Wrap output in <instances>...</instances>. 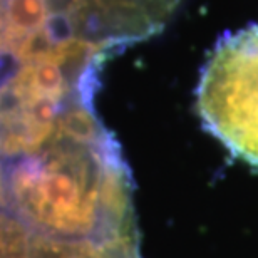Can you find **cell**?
I'll list each match as a JSON object with an SVG mask.
<instances>
[{
  "label": "cell",
  "instance_id": "obj_1",
  "mask_svg": "<svg viewBox=\"0 0 258 258\" xmlns=\"http://www.w3.org/2000/svg\"><path fill=\"white\" fill-rule=\"evenodd\" d=\"M5 166L10 210L34 233L138 245L131 173L94 102L74 106L40 151Z\"/></svg>",
  "mask_w": 258,
  "mask_h": 258
},
{
  "label": "cell",
  "instance_id": "obj_2",
  "mask_svg": "<svg viewBox=\"0 0 258 258\" xmlns=\"http://www.w3.org/2000/svg\"><path fill=\"white\" fill-rule=\"evenodd\" d=\"M196 107L233 156L258 166V25L216 44L201 72Z\"/></svg>",
  "mask_w": 258,
  "mask_h": 258
},
{
  "label": "cell",
  "instance_id": "obj_3",
  "mask_svg": "<svg viewBox=\"0 0 258 258\" xmlns=\"http://www.w3.org/2000/svg\"><path fill=\"white\" fill-rule=\"evenodd\" d=\"M74 34L106 52L159 34L183 0H54Z\"/></svg>",
  "mask_w": 258,
  "mask_h": 258
},
{
  "label": "cell",
  "instance_id": "obj_4",
  "mask_svg": "<svg viewBox=\"0 0 258 258\" xmlns=\"http://www.w3.org/2000/svg\"><path fill=\"white\" fill-rule=\"evenodd\" d=\"M29 258H139V251L138 245L86 238H54L34 233Z\"/></svg>",
  "mask_w": 258,
  "mask_h": 258
},
{
  "label": "cell",
  "instance_id": "obj_5",
  "mask_svg": "<svg viewBox=\"0 0 258 258\" xmlns=\"http://www.w3.org/2000/svg\"><path fill=\"white\" fill-rule=\"evenodd\" d=\"M34 231L14 213L0 210V258H29Z\"/></svg>",
  "mask_w": 258,
  "mask_h": 258
},
{
  "label": "cell",
  "instance_id": "obj_6",
  "mask_svg": "<svg viewBox=\"0 0 258 258\" xmlns=\"http://www.w3.org/2000/svg\"><path fill=\"white\" fill-rule=\"evenodd\" d=\"M0 210H10L9 184H7V166L0 159Z\"/></svg>",
  "mask_w": 258,
  "mask_h": 258
}]
</instances>
